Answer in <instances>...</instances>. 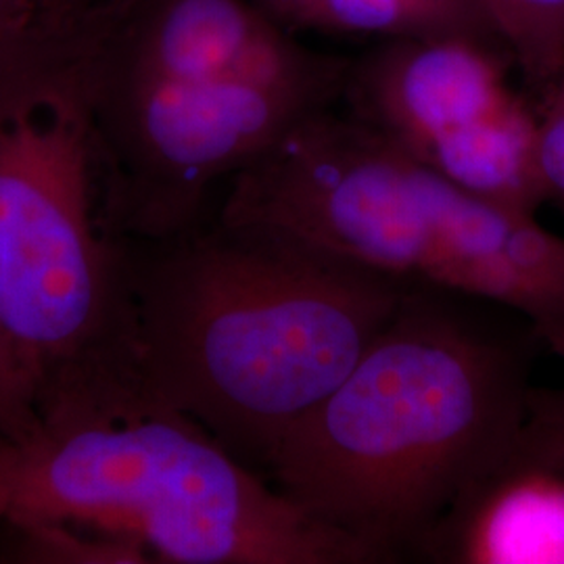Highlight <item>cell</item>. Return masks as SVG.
<instances>
[{
	"instance_id": "6da1fadb",
	"label": "cell",
	"mask_w": 564,
	"mask_h": 564,
	"mask_svg": "<svg viewBox=\"0 0 564 564\" xmlns=\"http://www.w3.org/2000/svg\"><path fill=\"white\" fill-rule=\"evenodd\" d=\"M542 347L508 307L408 286L341 383L282 440L265 479L381 563L410 561L519 444Z\"/></svg>"
},
{
	"instance_id": "7a4b0ae2",
	"label": "cell",
	"mask_w": 564,
	"mask_h": 564,
	"mask_svg": "<svg viewBox=\"0 0 564 564\" xmlns=\"http://www.w3.org/2000/svg\"><path fill=\"white\" fill-rule=\"evenodd\" d=\"M149 393L265 477L410 284L272 224L203 223L132 245Z\"/></svg>"
},
{
	"instance_id": "3957f363",
	"label": "cell",
	"mask_w": 564,
	"mask_h": 564,
	"mask_svg": "<svg viewBox=\"0 0 564 564\" xmlns=\"http://www.w3.org/2000/svg\"><path fill=\"white\" fill-rule=\"evenodd\" d=\"M347 67L256 0H113L86 86L132 239L203 223L220 184L339 107Z\"/></svg>"
},
{
	"instance_id": "277c9868",
	"label": "cell",
	"mask_w": 564,
	"mask_h": 564,
	"mask_svg": "<svg viewBox=\"0 0 564 564\" xmlns=\"http://www.w3.org/2000/svg\"><path fill=\"white\" fill-rule=\"evenodd\" d=\"M7 524L97 535L144 563L381 564L147 387L51 405L34 433L0 437Z\"/></svg>"
},
{
	"instance_id": "5b68a950",
	"label": "cell",
	"mask_w": 564,
	"mask_h": 564,
	"mask_svg": "<svg viewBox=\"0 0 564 564\" xmlns=\"http://www.w3.org/2000/svg\"><path fill=\"white\" fill-rule=\"evenodd\" d=\"M216 212L272 224L410 286L498 303L564 358V239L447 181L330 107L226 184Z\"/></svg>"
},
{
	"instance_id": "8992f818",
	"label": "cell",
	"mask_w": 564,
	"mask_h": 564,
	"mask_svg": "<svg viewBox=\"0 0 564 564\" xmlns=\"http://www.w3.org/2000/svg\"><path fill=\"white\" fill-rule=\"evenodd\" d=\"M132 245L86 72L0 93V323L39 414L141 387Z\"/></svg>"
},
{
	"instance_id": "52a82bcc",
	"label": "cell",
	"mask_w": 564,
	"mask_h": 564,
	"mask_svg": "<svg viewBox=\"0 0 564 564\" xmlns=\"http://www.w3.org/2000/svg\"><path fill=\"white\" fill-rule=\"evenodd\" d=\"M345 113L440 176L538 214V105L498 42L442 34L370 42L349 55Z\"/></svg>"
},
{
	"instance_id": "ba28073f",
	"label": "cell",
	"mask_w": 564,
	"mask_h": 564,
	"mask_svg": "<svg viewBox=\"0 0 564 564\" xmlns=\"http://www.w3.org/2000/svg\"><path fill=\"white\" fill-rule=\"evenodd\" d=\"M416 563L564 564V468L510 456L468 485L412 552Z\"/></svg>"
},
{
	"instance_id": "9c48e42d",
	"label": "cell",
	"mask_w": 564,
	"mask_h": 564,
	"mask_svg": "<svg viewBox=\"0 0 564 564\" xmlns=\"http://www.w3.org/2000/svg\"><path fill=\"white\" fill-rule=\"evenodd\" d=\"M293 34L356 41L464 34L498 42L477 0H256ZM505 46V44H502Z\"/></svg>"
},
{
	"instance_id": "30bf717a",
	"label": "cell",
	"mask_w": 564,
	"mask_h": 564,
	"mask_svg": "<svg viewBox=\"0 0 564 564\" xmlns=\"http://www.w3.org/2000/svg\"><path fill=\"white\" fill-rule=\"evenodd\" d=\"M113 0H0V93L88 69Z\"/></svg>"
},
{
	"instance_id": "8fae6325",
	"label": "cell",
	"mask_w": 564,
	"mask_h": 564,
	"mask_svg": "<svg viewBox=\"0 0 564 564\" xmlns=\"http://www.w3.org/2000/svg\"><path fill=\"white\" fill-rule=\"evenodd\" d=\"M519 72L542 80L564 65V0H477Z\"/></svg>"
},
{
	"instance_id": "7c38bea8",
	"label": "cell",
	"mask_w": 564,
	"mask_h": 564,
	"mask_svg": "<svg viewBox=\"0 0 564 564\" xmlns=\"http://www.w3.org/2000/svg\"><path fill=\"white\" fill-rule=\"evenodd\" d=\"M535 105L538 178L544 202L564 209V69Z\"/></svg>"
},
{
	"instance_id": "4fadbf2b",
	"label": "cell",
	"mask_w": 564,
	"mask_h": 564,
	"mask_svg": "<svg viewBox=\"0 0 564 564\" xmlns=\"http://www.w3.org/2000/svg\"><path fill=\"white\" fill-rule=\"evenodd\" d=\"M41 414L32 384L25 377L20 356L0 323V437L21 440L34 433Z\"/></svg>"
},
{
	"instance_id": "5bb4252c",
	"label": "cell",
	"mask_w": 564,
	"mask_h": 564,
	"mask_svg": "<svg viewBox=\"0 0 564 564\" xmlns=\"http://www.w3.org/2000/svg\"><path fill=\"white\" fill-rule=\"evenodd\" d=\"M519 447L564 468V387H531Z\"/></svg>"
}]
</instances>
